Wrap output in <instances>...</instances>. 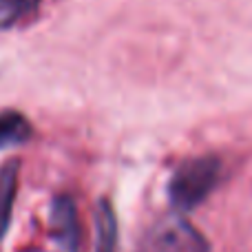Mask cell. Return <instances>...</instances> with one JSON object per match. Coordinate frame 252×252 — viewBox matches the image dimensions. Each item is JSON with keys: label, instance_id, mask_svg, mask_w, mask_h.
Returning a JSON list of instances; mask_svg holds the SVG:
<instances>
[{"label": "cell", "instance_id": "5", "mask_svg": "<svg viewBox=\"0 0 252 252\" xmlns=\"http://www.w3.org/2000/svg\"><path fill=\"white\" fill-rule=\"evenodd\" d=\"M95 252H118V219L106 199L95 208Z\"/></svg>", "mask_w": 252, "mask_h": 252}, {"label": "cell", "instance_id": "4", "mask_svg": "<svg viewBox=\"0 0 252 252\" xmlns=\"http://www.w3.org/2000/svg\"><path fill=\"white\" fill-rule=\"evenodd\" d=\"M18 177H20V164L18 159H9L0 166V239L4 237L11 221L13 201L18 192Z\"/></svg>", "mask_w": 252, "mask_h": 252}, {"label": "cell", "instance_id": "7", "mask_svg": "<svg viewBox=\"0 0 252 252\" xmlns=\"http://www.w3.org/2000/svg\"><path fill=\"white\" fill-rule=\"evenodd\" d=\"M42 0H0V29L18 25L40 7Z\"/></svg>", "mask_w": 252, "mask_h": 252}, {"label": "cell", "instance_id": "3", "mask_svg": "<svg viewBox=\"0 0 252 252\" xmlns=\"http://www.w3.org/2000/svg\"><path fill=\"white\" fill-rule=\"evenodd\" d=\"M51 226L56 244L62 252H78L80 226H78V210L71 197L60 195L53 199L51 206Z\"/></svg>", "mask_w": 252, "mask_h": 252}, {"label": "cell", "instance_id": "1", "mask_svg": "<svg viewBox=\"0 0 252 252\" xmlns=\"http://www.w3.org/2000/svg\"><path fill=\"white\" fill-rule=\"evenodd\" d=\"M221 175L217 157H195L188 159L173 173L168 182V199L175 208L192 210L215 190Z\"/></svg>", "mask_w": 252, "mask_h": 252}, {"label": "cell", "instance_id": "6", "mask_svg": "<svg viewBox=\"0 0 252 252\" xmlns=\"http://www.w3.org/2000/svg\"><path fill=\"white\" fill-rule=\"evenodd\" d=\"M33 135V126L18 111H0V151L25 144Z\"/></svg>", "mask_w": 252, "mask_h": 252}, {"label": "cell", "instance_id": "2", "mask_svg": "<svg viewBox=\"0 0 252 252\" xmlns=\"http://www.w3.org/2000/svg\"><path fill=\"white\" fill-rule=\"evenodd\" d=\"M139 252H208V244L186 219L168 217L148 232Z\"/></svg>", "mask_w": 252, "mask_h": 252}]
</instances>
